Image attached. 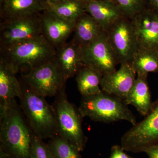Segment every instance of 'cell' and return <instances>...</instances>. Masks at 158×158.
<instances>
[{
  "label": "cell",
  "instance_id": "cell-12",
  "mask_svg": "<svg viewBox=\"0 0 158 158\" xmlns=\"http://www.w3.org/2000/svg\"><path fill=\"white\" fill-rule=\"evenodd\" d=\"M136 76L130 63H121L118 70L103 75L101 88L102 91L124 101L135 83Z\"/></svg>",
  "mask_w": 158,
  "mask_h": 158
},
{
  "label": "cell",
  "instance_id": "cell-25",
  "mask_svg": "<svg viewBox=\"0 0 158 158\" xmlns=\"http://www.w3.org/2000/svg\"><path fill=\"white\" fill-rule=\"evenodd\" d=\"M30 158H53L48 144L34 133L31 145Z\"/></svg>",
  "mask_w": 158,
  "mask_h": 158
},
{
  "label": "cell",
  "instance_id": "cell-32",
  "mask_svg": "<svg viewBox=\"0 0 158 158\" xmlns=\"http://www.w3.org/2000/svg\"><path fill=\"white\" fill-rule=\"evenodd\" d=\"M130 158H133L131 157L130 156Z\"/></svg>",
  "mask_w": 158,
  "mask_h": 158
},
{
  "label": "cell",
  "instance_id": "cell-8",
  "mask_svg": "<svg viewBox=\"0 0 158 158\" xmlns=\"http://www.w3.org/2000/svg\"><path fill=\"white\" fill-rule=\"evenodd\" d=\"M41 13L1 20L0 47L13 45L43 35Z\"/></svg>",
  "mask_w": 158,
  "mask_h": 158
},
{
  "label": "cell",
  "instance_id": "cell-15",
  "mask_svg": "<svg viewBox=\"0 0 158 158\" xmlns=\"http://www.w3.org/2000/svg\"><path fill=\"white\" fill-rule=\"evenodd\" d=\"M48 8L45 0H0L1 20L41 13Z\"/></svg>",
  "mask_w": 158,
  "mask_h": 158
},
{
  "label": "cell",
  "instance_id": "cell-16",
  "mask_svg": "<svg viewBox=\"0 0 158 158\" xmlns=\"http://www.w3.org/2000/svg\"><path fill=\"white\" fill-rule=\"evenodd\" d=\"M56 59L66 81L76 75L85 66L82 60L81 47L72 40L56 49Z\"/></svg>",
  "mask_w": 158,
  "mask_h": 158
},
{
  "label": "cell",
  "instance_id": "cell-4",
  "mask_svg": "<svg viewBox=\"0 0 158 158\" xmlns=\"http://www.w3.org/2000/svg\"><path fill=\"white\" fill-rule=\"evenodd\" d=\"M82 117L93 121L110 123L125 120L132 125L136 117L123 100L102 91L91 96H82L78 108Z\"/></svg>",
  "mask_w": 158,
  "mask_h": 158
},
{
  "label": "cell",
  "instance_id": "cell-22",
  "mask_svg": "<svg viewBox=\"0 0 158 158\" xmlns=\"http://www.w3.org/2000/svg\"><path fill=\"white\" fill-rule=\"evenodd\" d=\"M48 4V9L69 21L76 22L86 12L84 4L80 0H63L58 4Z\"/></svg>",
  "mask_w": 158,
  "mask_h": 158
},
{
  "label": "cell",
  "instance_id": "cell-9",
  "mask_svg": "<svg viewBox=\"0 0 158 158\" xmlns=\"http://www.w3.org/2000/svg\"><path fill=\"white\" fill-rule=\"evenodd\" d=\"M105 33L119 64L130 63L138 50V41L131 20L125 16L121 18Z\"/></svg>",
  "mask_w": 158,
  "mask_h": 158
},
{
  "label": "cell",
  "instance_id": "cell-14",
  "mask_svg": "<svg viewBox=\"0 0 158 158\" xmlns=\"http://www.w3.org/2000/svg\"><path fill=\"white\" fill-rule=\"evenodd\" d=\"M16 74L0 62V118L16 102L15 98H20L22 88Z\"/></svg>",
  "mask_w": 158,
  "mask_h": 158
},
{
  "label": "cell",
  "instance_id": "cell-13",
  "mask_svg": "<svg viewBox=\"0 0 158 158\" xmlns=\"http://www.w3.org/2000/svg\"><path fill=\"white\" fill-rule=\"evenodd\" d=\"M43 35L56 49L63 44L74 31L76 22L60 17L49 9L41 13Z\"/></svg>",
  "mask_w": 158,
  "mask_h": 158
},
{
  "label": "cell",
  "instance_id": "cell-7",
  "mask_svg": "<svg viewBox=\"0 0 158 158\" xmlns=\"http://www.w3.org/2000/svg\"><path fill=\"white\" fill-rule=\"evenodd\" d=\"M158 143V98L143 120L128 130L121 139V147L133 152H143L146 148Z\"/></svg>",
  "mask_w": 158,
  "mask_h": 158
},
{
  "label": "cell",
  "instance_id": "cell-3",
  "mask_svg": "<svg viewBox=\"0 0 158 158\" xmlns=\"http://www.w3.org/2000/svg\"><path fill=\"white\" fill-rule=\"evenodd\" d=\"M19 98L22 112L31 130L43 140L59 135L56 111L44 97L34 92L23 81Z\"/></svg>",
  "mask_w": 158,
  "mask_h": 158
},
{
  "label": "cell",
  "instance_id": "cell-27",
  "mask_svg": "<svg viewBox=\"0 0 158 158\" xmlns=\"http://www.w3.org/2000/svg\"><path fill=\"white\" fill-rule=\"evenodd\" d=\"M143 152L147 155L148 158H158V143L146 148Z\"/></svg>",
  "mask_w": 158,
  "mask_h": 158
},
{
  "label": "cell",
  "instance_id": "cell-23",
  "mask_svg": "<svg viewBox=\"0 0 158 158\" xmlns=\"http://www.w3.org/2000/svg\"><path fill=\"white\" fill-rule=\"evenodd\" d=\"M48 144L53 158H81L78 150L59 135L51 138Z\"/></svg>",
  "mask_w": 158,
  "mask_h": 158
},
{
  "label": "cell",
  "instance_id": "cell-29",
  "mask_svg": "<svg viewBox=\"0 0 158 158\" xmlns=\"http://www.w3.org/2000/svg\"><path fill=\"white\" fill-rule=\"evenodd\" d=\"M48 4H56L62 2L63 0H45Z\"/></svg>",
  "mask_w": 158,
  "mask_h": 158
},
{
  "label": "cell",
  "instance_id": "cell-10",
  "mask_svg": "<svg viewBox=\"0 0 158 158\" xmlns=\"http://www.w3.org/2000/svg\"><path fill=\"white\" fill-rule=\"evenodd\" d=\"M81 47L82 60L85 66L102 75L116 70L119 61L108 41L105 31L93 42Z\"/></svg>",
  "mask_w": 158,
  "mask_h": 158
},
{
  "label": "cell",
  "instance_id": "cell-31",
  "mask_svg": "<svg viewBox=\"0 0 158 158\" xmlns=\"http://www.w3.org/2000/svg\"><path fill=\"white\" fill-rule=\"evenodd\" d=\"M0 158H10L5 153L0 150Z\"/></svg>",
  "mask_w": 158,
  "mask_h": 158
},
{
  "label": "cell",
  "instance_id": "cell-26",
  "mask_svg": "<svg viewBox=\"0 0 158 158\" xmlns=\"http://www.w3.org/2000/svg\"><path fill=\"white\" fill-rule=\"evenodd\" d=\"M124 150L121 146L114 145L111 149V155L109 158H130L124 152Z\"/></svg>",
  "mask_w": 158,
  "mask_h": 158
},
{
  "label": "cell",
  "instance_id": "cell-24",
  "mask_svg": "<svg viewBox=\"0 0 158 158\" xmlns=\"http://www.w3.org/2000/svg\"><path fill=\"white\" fill-rule=\"evenodd\" d=\"M125 17L131 19L148 7V0H114Z\"/></svg>",
  "mask_w": 158,
  "mask_h": 158
},
{
  "label": "cell",
  "instance_id": "cell-30",
  "mask_svg": "<svg viewBox=\"0 0 158 158\" xmlns=\"http://www.w3.org/2000/svg\"><path fill=\"white\" fill-rule=\"evenodd\" d=\"M83 3L89 2H94V1H113L114 0H80Z\"/></svg>",
  "mask_w": 158,
  "mask_h": 158
},
{
  "label": "cell",
  "instance_id": "cell-28",
  "mask_svg": "<svg viewBox=\"0 0 158 158\" xmlns=\"http://www.w3.org/2000/svg\"><path fill=\"white\" fill-rule=\"evenodd\" d=\"M148 7L158 15V0H148Z\"/></svg>",
  "mask_w": 158,
  "mask_h": 158
},
{
  "label": "cell",
  "instance_id": "cell-18",
  "mask_svg": "<svg viewBox=\"0 0 158 158\" xmlns=\"http://www.w3.org/2000/svg\"><path fill=\"white\" fill-rule=\"evenodd\" d=\"M124 102L127 106L135 107L141 116L144 117L147 115L153 103L152 101L147 77L137 76Z\"/></svg>",
  "mask_w": 158,
  "mask_h": 158
},
{
  "label": "cell",
  "instance_id": "cell-17",
  "mask_svg": "<svg viewBox=\"0 0 158 158\" xmlns=\"http://www.w3.org/2000/svg\"><path fill=\"white\" fill-rule=\"evenodd\" d=\"M84 4L85 12L96 20L105 31L124 16L113 1H94Z\"/></svg>",
  "mask_w": 158,
  "mask_h": 158
},
{
  "label": "cell",
  "instance_id": "cell-6",
  "mask_svg": "<svg viewBox=\"0 0 158 158\" xmlns=\"http://www.w3.org/2000/svg\"><path fill=\"white\" fill-rule=\"evenodd\" d=\"M27 85L36 92L46 97L56 96L65 87L67 81L60 70L56 58L22 73Z\"/></svg>",
  "mask_w": 158,
  "mask_h": 158
},
{
  "label": "cell",
  "instance_id": "cell-11",
  "mask_svg": "<svg viewBox=\"0 0 158 158\" xmlns=\"http://www.w3.org/2000/svg\"><path fill=\"white\" fill-rule=\"evenodd\" d=\"M134 27L138 49L158 52V15L148 7L130 19Z\"/></svg>",
  "mask_w": 158,
  "mask_h": 158
},
{
  "label": "cell",
  "instance_id": "cell-2",
  "mask_svg": "<svg viewBox=\"0 0 158 158\" xmlns=\"http://www.w3.org/2000/svg\"><path fill=\"white\" fill-rule=\"evenodd\" d=\"M16 102L0 118V150L10 158H30L34 133Z\"/></svg>",
  "mask_w": 158,
  "mask_h": 158
},
{
  "label": "cell",
  "instance_id": "cell-1",
  "mask_svg": "<svg viewBox=\"0 0 158 158\" xmlns=\"http://www.w3.org/2000/svg\"><path fill=\"white\" fill-rule=\"evenodd\" d=\"M56 49L43 35L0 47V62L15 73L25 72L56 58Z\"/></svg>",
  "mask_w": 158,
  "mask_h": 158
},
{
  "label": "cell",
  "instance_id": "cell-21",
  "mask_svg": "<svg viewBox=\"0 0 158 158\" xmlns=\"http://www.w3.org/2000/svg\"><path fill=\"white\" fill-rule=\"evenodd\" d=\"M130 63L137 76L148 77L149 73L158 72V52L138 49Z\"/></svg>",
  "mask_w": 158,
  "mask_h": 158
},
{
  "label": "cell",
  "instance_id": "cell-19",
  "mask_svg": "<svg viewBox=\"0 0 158 158\" xmlns=\"http://www.w3.org/2000/svg\"><path fill=\"white\" fill-rule=\"evenodd\" d=\"M73 32L72 40L80 46L84 47L93 42L105 31L96 20L85 12L76 22Z\"/></svg>",
  "mask_w": 158,
  "mask_h": 158
},
{
  "label": "cell",
  "instance_id": "cell-5",
  "mask_svg": "<svg viewBox=\"0 0 158 158\" xmlns=\"http://www.w3.org/2000/svg\"><path fill=\"white\" fill-rule=\"evenodd\" d=\"M64 87L56 96L53 106L56 116L58 134L76 148L84 150L87 141L82 128V117L79 109L68 100Z\"/></svg>",
  "mask_w": 158,
  "mask_h": 158
},
{
  "label": "cell",
  "instance_id": "cell-20",
  "mask_svg": "<svg viewBox=\"0 0 158 158\" xmlns=\"http://www.w3.org/2000/svg\"><path fill=\"white\" fill-rule=\"evenodd\" d=\"M103 75L93 69L85 66L76 75L78 89L82 96L95 95L101 93V82Z\"/></svg>",
  "mask_w": 158,
  "mask_h": 158
}]
</instances>
